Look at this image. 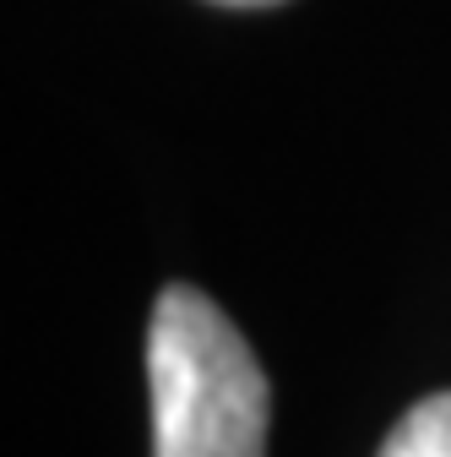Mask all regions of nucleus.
Segmentation results:
<instances>
[{
    "instance_id": "obj_1",
    "label": "nucleus",
    "mask_w": 451,
    "mask_h": 457,
    "mask_svg": "<svg viewBox=\"0 0 451 457\" xmlns=\"http://www.w3.org/2000/svg\"><path fill=\"white\" fill-rule=\"evenodd\" d=\"M152 457H266V370L201 289L168 283L147 327Z\"/></svg>"
},
{
    "instance_id": "obj_2",
    "label": "nucleus",
    "mask_w": 451,
    "mask_h": 457,
    "mask_svg": "<svg viewBox=\"0 0 451 457\" xmlns=\"http://www.w3.org/2000/svg\"><path fill=\"white\" fill-rule=\"evenodd\" d=\"M375 457H451V392H435L424 403H414L391 436L381 441Z\"/></svg>"
},
{
    "instance_id": "obj_3",
    "label": "nucleus",
    "mask_w": 451,
    "mask_h": 457,
    "mask_svg": "<svg viewBox=\"0 0 451 457\" xmlns=\"http://www.w3.org/2000/svg\"><path fill=\"white\" fill-rule=\"evenodd\" d=\"M212 6H277V0H212Z\"/></svg>"
}]
</instances>
